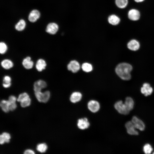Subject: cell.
Returning <instances> with one entry per match:
<instances>
[{"instance_id":"cell-27","label":"cell","mask_w":154,"mask_h":154,"mask_svg":"<svg viewBox=\"0 0 154 154\" xmlns=\"http://www.w3.org/2000/svg\"><path fill=\"white\" fill-rule=\"evenodd\" d=\"M31 102V100L30 97L27 98L21 102L20 105L23 108H25L29 106Z\"/></svg>"},{"instance_id":"cell-33","label":"cell","mask_w":154,"mask_h":154,"mask_svg":"<svg viewBox=\"0 0 154 154\" xmlns=\"http://www.w3.org/2000/svg\"><path fill=\"white\" fill-rule=\"evenodd\" d=\"M24 153L25 154H34L35 152L31 149H27L25 151Z\"/></svg>"},{"instance_id":"cell-1","label":"cell","mask_w":154,"mask_h":154,"mask_svg":"<svg viewBox=\"0 0 154 154\" xmlns=\"http://www.w3.org/2000/svg\"><path fill=\"white\" fill-rule=\"evenodd\" d=\"M132 70V66L126 63H122L116 67L115 71L116 74L122 79L129 80L131 78V72Z\"/></svg>"},{"instance_id":"cell-7","label":"cell","mask_w":154,"mask_h":154,"mask_svg":"<svg viewBox=\"0 0 154 154\" xmlns=\"http://www.w3.org/2000/svg\"><path fill=\"white\" fill-rule=\"evenodd\" d=\"M125 126L127 132L129 134L133 135H138V132L136 130V128L131 121L127 122L125 124Z\"/></svg>"},{"instance_id":"cell-18","label":"cell","mask_w":154,"mask_h":154,"mask_svg":"<svg viewBox=\"0 0 154 154\" xmlns=\"http://www.w3.org/2000/svg\"><path fill=\"white\" fill-rule=\"evenodd\" d=\"M120 20L119 18L115 15H110L108 19L109 23L113 25H117L119 23Z\"/></svg>"},{"instance_id":"cell-34","label":"cell","mask_w":154,"mask_h":154,"mask_svg":"<svg viewBox=\"0 0 154 154\" xmlns=\"http://www.w3.org/2000/svg\"><path fill=\"white\" fill-rule=\"evenodd\" d=\"M11 85V83L9 84H5L3 83V87L5 88H8Z\"/></svg>"},{"instance_id":"cell-13","label":"cell","mask_w":154,"mask_h":154,"mask_svg":"<svg viewBox=\"0 0 154 154\" xmlns=\"http://www.w3.org/2000/svg\"><path fill=\"white\" fill-rule=\"evenodd\" d=\"M153 91V89L148 83H145L143 84V86L141 89V93L145 96L151 95Z\"/></svg>"},{"instance_id":"cell-16","label":"cell","mask_w":154,"mask_h":154,"mask_svg":"<svg viewBox=\"0 0 154 154\" xmlns=\"http://www.w3.org/2000/svg\"><path fill=\"white\" fill-rule=\"evenodd\" d=\"M40 16V13L38 10H33L30 13L28 19L30 22H34L39 18Z\"/></svg>"},{"instance_id":"cell-29","label":"cell","mask_w":154,"mask_h":154,"mask_svg":"<svg viewBox=\"0 0 154 154\" xmlns=\"http://www.w3.org/2000/svg\"><path fill=\"white\" fill-rule=\"evenodd\" d=\"M153 150L151 146L149 144H145L143 147V151L145 154H150Z\"/></svg>"},{"instance_id":"cell-12","label":"cell","mask_w":154,"mask_h":154,"mask_svg":"<svg viewBox=\"0 0 154 154\" xmlns=\"http://www.w3.org/2000/svg\"><path fill=\"white\" fill-rule=\"evenodd\" d=\"M47 66L46 61L43 58L38 59L35 64V68L39 72L45 70Z\"/></svg>"},{"instance_id":"cell-30","label":"cell","mask_w":154,"mask_h":154,"mask_svg":"<svg viewBox=\"0 0 154 154\" xmlns=\"http://www.w3.org/2000/svg\"><path fill=\"white\" fill-rule=\"evenodd\" d=\"M7 47L6 44L4 42H0V53L5 54L7 51Z\"/></svg>"},{"instance_id":"cell-15","label":"cell","mask_w":154,"mask_h":154,"mask_svg":"<svg viewBox=\"0 0 154 154\" xmlns=\"http://www.w3.org/2000/svg\"><path fill=\"white\" fill-rule=\"evenodd\" d=\"M140 46L139 42L135 39L130 40L127 44V47L129 49L132 51L138 50Z\"/></svg>"},{"instance_id":"cell-2","label":"cell","mask_w":154,"mask_h":154,"mask_svg":"<svg viewBox=\"0 0 154 154\" xmlns=\"http://www.w3.org/2000/svg\"><path fill=\"white\" fill-rule=\"evenodd\" d=\"M35 96L38 101L40 102L45 103L49 100L50 93L49 91H46L44 92L42 91L34 92Z\"/></svg>"},{"instance_id":"cell-19","label":"cell","mask_w":154,"mask_h":154,"mask_svg":"<svg viewBox=\"0 0 154 154\" xmlns=\"http://www.w3.org/2000/svg\"><path fill=\"white\" fill-rule=\"evenodd\" d=\"M11 137L10 134L7 132H4L0 135V144L2 145L5 143H9Z\"/></svg>"},{"instance_id":"cell-11","label":"cell","mask_w":154,"mask_h":154,"mask_svg":"<svg viewBox=\"0 0 154 154\" xmlns=\"http://www.w3.org/2000/svg\"><path fill=\"white\" fill-rule=\"evenodd\" d=\"M22 64L25 69L29 70L33 67L34 63L32 60L31 57L27 56L23 59L22 62Z\"/></svg>"},{"instance_id":"cell-21","label":"cell","mask_w":154,"mask_h":154,"mask_svg":"<svg viewBox=\"0 0 154 154\" xmlns=\"http://www.w3.org/2000/svg\"><path fill=\"white\" fill-rule=\"evenodd\" d=\"M124 104L127 109L129 111L132 110L133 108L134 102L133 99L130 97L126 98Z\"/></svg>"},{"instance_id":"cell-9","label":"cell","mask_w":154,"mask_h":154,"mask_svg":"<svg viewBox=\"0 0 154 154\" xmlns=\"http://www.w3.org/2000/svg\"><path fill=\"white\" fill-rule=\"evenodd\" d=\"M88 107L91 112L96 113L99 110L100 105L98 101L95 100H91L88 103Z\"/></svg>"},{"instance_id":"cell-26","label":"cell","mask_w":154,"mask_h":154,"mask_svg":"<svg viewBox=\"0 0 154 154\" xmlns=\"http://www.w3.org/2000/svg\"><path fill=\"white\" fill-rule=\"evenodd\" d=\"M82 70L86 72H89L92 71L93 68L91 64L88 63H84L82 66Z\"/></svg>"},{"instance_id":"cell-17","label":"cell","mask_w":154,"mask_h":154,"mask_svg":"<svg viewBox=\"0 0 154 154\" xmlns=\"http://www.w3.org/2000/svg\"><path fill=\"white\" fill-rule=\"evenodd\" d=\"M82 94L79 92H73L70 97V100L73 103H76L80 101L82 98Z\"/></svg>"},{"instance_id":"cell-3","label":"cell","mask_w":154,"mask_h":154,"mask_svg":"<svg viewBox=\"0 0 154 154\" xmlns=\"http://www.w3.org/2000/svg\"><path fill=\"white\" fill-rule=\"evenodd\" d=\"M115 109L119 114L126 115L129 113V111L127 109L124 103L122 101L120 100L116 102L114 105Z\"/></svg>"},{"instance_id":"cell-4","label":"cell","mask_w":154,"mask_h":154,"mask_svg":"<svg viewBox=\"0 0 154 154\" xmlns=\"http://www.w3.org/2000/svg\"><path fill=\"white\" fill-rule=\"evenodd\" d=\"M47 86L46 82L43 80L39 79L35 81L33 84L34 92L42 91V90L46 88Z\"/></svg>"},{"instance_id":"cell-23","label":"cell","mask_w":154,"mask_h":154,"mask_svg":"<svg viewBox=\"0 0 154 154\" xmlns=\"http://www.w3.org/2000/svg\"><path fill=\"white\" fill-rule=\"evenodd\" d=\"M26 23L24 20L21 19L15 25V29L18 31L23 30L25 27Z\"/></svg>"},{"instance_id":"cell-24","label":"cell","mask_w":154,"mask_h":154,"mask_svg":"<svg viewBox=\"0 0 154 154\" xmlns=\"http://www.w3.org/2000/svg\"><path fill=\"white\" fill-rule=\"evenodd\" d=\"M116 6L119 8H124L126 7L128 3V0H115Z\"/></svg>"},{"instance_id":"cell-28","label":"cell","mask_w":154,"mask_h":154,"mask_svg":"<svg viewBox=\"0 0 154 154\" xmlns=\"http://www.w3.org/2000/svg\"><path fill=\"white\" fill-rule=\"evenodd\" d=\"M29 97V95L27 92H23L19 95L17 98V101L20 102L24 99Z\"/></svg>"},{"instance_id":"cell-14","label":"cell","mask_w":154,"mask_h":154,"mask_svg":"<svg viewBox=\"0 0 154 154\" xmlns=\"http://www.w3.org/2000/svg\"><path fill=\"white\" fill-rule=\"evenodd\" d=\"M58 29V26L57 24L54 23H49L47 26L46 31L48 33L54 35L57 32Z\"/></svg>"},{"instance_id":"cell-22","label":"cell","mask_w":154,"mask_h":154,"mask_svg":"<svg viewBox=\"0 0 154 154\" xmlns=\"http://www.w3.org/2000/svg\"><path fill=\"white\" fill-rule=\"evenodd\" d=\"M2 66L4 69H9L12 68L13 66V62L10 60L5 59L3 60L1 62Z\"/></svg>"},{"instance_id":"cell-5","label":"cell","mask_w":154,"mask_h":154,"mask_svg":"<svg viewBox=\"0 0 154 154\" xmlns=\"http://www.w3.org/2000/svg\"><path fill=\"white\" fill-rule=\"evenodd\" d=\"M131 121L136 129L140 131H143L145 128V125L143 122L135 116L133 117Z\"/></svg>"},{"instance_id":"cell-31","label":"cell","mask_w":154,"mask_h":154,"mask_svg":"<svg viewBox=\"0 0 154 154\" xmlns=\"http://www.w3.org/2000/svg\"><path fill=\"white\" fill-rule=\"evenodd\" d=\"M3 83L5 84L11 83V77L8 76H6L4 77L3 80Z\"/></svg>"},{"instance_id":"cell-8","label":"cell","mask_w":154,"mask_h":154,"mask_svg":"<svg viewBox=\"0 0 154 154\" xmlns=\"http://www.w3.org/2000/svg\"><path fill=\"white\" fill-rule=\"evenodd\" d=\"M140 16L139 11L135 9H132L129 11L128 13L129 19L132 21H137L140 18Z\"/></svg>"},{"instance_id":"cell-35","label":"cell","mask_w":154,"mask_h":154,"mask_svg":"<svg viewBox=\"0 0 154 154\" xmlns=\"http://www.w3.org/2000/svg\"><path fill=\"white\" fill-rule=\"evenodd\" d=\"M135 2L137 3L141 2L144 1L145 0H134Z\"/></svg>"},{"instance_id":"cell-36","label":"cell","mask_w":154,"mask_h":154,"mask_svg":"<svg viewBox=\"0 0 154 154\" xmlns=\"http://www.w3.org/2000/svg\"><path fill=\"white\" fill-rule=\"evenodd\" d=\"M153 154H154V152L153 153Z\"/></svg>"},{"instance_id":"cell-25","label":"cell","mask_w":154,"mask_h":154,"mask_svg":"<svg viewBox=\"0 0 154 154\" xmlns=\"http://www.w3.org/2000/svg\"><path fill=\"white\" fill-rule=\"evenodd\" d=\"M47 148V145L44 143L38 144L36 147L37 151L41 153L45 152L46 151Z\"/></svg>"},{"instance_id":"cell-10","label":"cell","mask_w":154,"mask_h":154,"mask_svg":"<svg viewBox=\"0 0 154 154\" xmlns=\"http://www.w3.org/2000/svg\"><path fill=\"white\" fill-rule=\"evenodd\" d=\"M77 125L79 129L84 130L88 128L90 125V123L87 118L84 117L78 120Z\"/></svg>"},{"instance_id":"cell-6","label":"cell","mask_w":154,"mask_h":154,"mask_svg":"<svg viewBox=\"0 0 154 154\" xmlns=\"http://www.w3.org/2000/svg\"><path fill=\"white\" fill-rule=\"evenodd\" d=\"M67 68L68 70L75 73L80 70V66L79 63L77 61L72 60L68 64Z\"/></svg>"},{"instance_id":"cell-32","label":"cell","mask_w":154,"mask_h":154,"mask_svg":"<svg viewBox=\"0 0 154 154\" xmlns=\"http://www.w3.org/2000/svg\"><path fill=\"white\" fill-rule=\"evenodd\" d=\"M17 100V98L15 96L11 95L9 97L8 100L11 103H16Z\"/></svg>"},{"instance_id":"cell-20","label":"cell","mask_w":154,"mask_h":154,"mask_svg":"<svg viewBox=\"0 0 154 154\" xmlns=\"http://www.w3.org/2000/svg\"><path fill=\"white\" fill-rule=\"evenodd\" d=\"M10 103L8 100H3L0 103V107L5 112H8L10 110Z\"/></svg>"}]
</instances>
